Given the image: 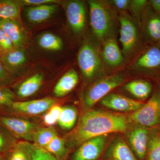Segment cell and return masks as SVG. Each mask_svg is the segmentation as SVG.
I'll use <instances>...</instances> for the list:
<instances>
[{"mask_svg": "<svg viewBox=\"0 0 160 160\" xmlns=\"http://www.w3.org/2000/svg\"><path fill=\"white\" fill-rule=\"evenodd\" d=\"M127 128L124 117L99 110L86 112L70 137L72 146H80L90 139L113 132H124Z\"/></svg>", "mask_w": 160, "mask_h": 160, "instance_id": "obj_1", "label": "cell"}, {"mask_svg": "<svg viewBox=\"0 0 160 160\" xmlns=\"http://www.w3.org/2000/svg\"><path fill=\"white\" fill-rule=\"evenodd\" d=\"M90 25L93 33L99 39H103L109 35L112 27L110 13L102 3L89 1Z\"/></svg>", "mask_w": 160, "mask_h": 160, "instance_id": "obj_2", "label": "cell"}, {"mask_svg": "<svg viewBox=\"0 0 160 160\" xmlns=\"http://www.w3.org/2000/svg\"><path fill=\"white\" fill-rule=\"evenodd\" d=\"M122 76L114 75L99 80L89 87L85 93L84 102L86 106L91 107L101 101L115 88L124 82Z\"/></svg>", "mask_w": 160, "mask_h": 160, "instance_id": "obj_3", "label": "cell"}, {"mask_svg": "<svg viewBox=\"0 0 160 160\" xmlns=\"http://www.w3.org/2000/svg\"><path fill=\"white\" fill-rule=\"evenodd\" d=\"M135 122L143 126H154L160 121V92H156L150 99L131 115Z\"/></svg>", "mask_w": 160, "mask_h": 160, "instance_id": "obj_4", "label": "cell"}, {"mask_svg": "<svg viewBox=\"0 0 160 160\" xmlns=\"http://www.w3.org/2000/svg\"><path fill=\"white\" fill-rule=\"evenodd\" d=\"M78 61L80 70L88 78L93 77L101 69V60L98 52L90 44H85L81 47Z\"/></svg>", "mask_w": 160, "mask_h": 160, "instance_id": "obj_5", "label": "cell"}, {"mask_svg": "<svg viewBox=\"0 0 160 160\" xmlns=\"http://www.w3.org/2000/svg\"><path fill=\"white\" fill-rule=\"evenodd\" d=\"M0 122L15 135L27 141H33V135L38 130L34 123L19 118L2 117Z\"/></svg>", "mask_w": 160, "mask_h": 160, "instance_id": "obj_6", "label": "cell"}, {"mask_svg": "<svg viewBox=\"0 0 160 160\" xmlns=\"http://www.w3.org/2000/svg\"><path fill=\"white\" fill-rule=\"evenodd\" d=\"M107 135L90 139L82 143L72 157V160H96L105 147Z\"/></svg>", "mask_w": 160, "mask_h": 160, "instance_id": "obj_7", "label": "cell"}, {"mask_svg": "<svg viewBox=\"0 0 160 160\" xmlns=\"http://www.w3.org/2000/svg\"><path fill=\"white\" fill-rule=\"evenodd\" d=\"M100 102L103 106L119 111L134 112L144 105L141 102L117 94L107 95Z\"/></svg>", "mask_w": 160, "mask_h": 160, "instance_id": "obj_8", "label": "cell"}, {"mask_svg": "<svg viewBox=\"0 0 160 160\" xmlns=\"http://www.w3.org/2000/svg\"><path fill=\"white\" fill-rule=\"evenodd\" d=\"M67 20L71 29L76 33L82 31L86 24V12L82 2L70 1L66 6Z\"/></svg>", "mask_w": 160, "mask_h": 160, "instance_id": "obj_9", "label": "cell"}, {"mask_svg": "<svg viewBox=\"0 0 160 160\" xmlns=\"http://www.w3.org/2000/svg\"><path fill=\"white\" fill-rule=\"evenodd\" d=\"M56 102L54 99L46 98L26 102H14L11 106L16 111L29 115H38L50 109Z\"/></svg>", "mask_w": 160, "mask_h": 160, "instance_id": "obj_10", "label": "cell"}, {"mask_svg": "<svg viewBox=\"0 0 160 160\" xmlns=\"http://www.w3.org/2000/svg\"><path fill=\"white\" fill-rule=\"evenodd\" d=\"M120 42L124 52L128 53L133 49L137 42V29L134 23L126 16L120 17Z\"/></svg>", "mask_w": 160, "mask_h": 160, "instance_id": "obj_11", "label": "cell"}, {"mask_svg": "<svg viewBox=\"0 0 160 160\" xmlns=\"http://www.w3.org/2000/svg\"><path fill=\"white\" fill-rule=\"evenodd\" d=\"M0 29L10 38L15 49H20L24 46L26 36L18 20L0 19Z\"/></svg>", "mask_w": 160, "mask_h": 160, "instance_id": "obj_12", "label": "cell"}, {"mask_svg": "<svg viewBox=\"0 0 160 160\" xmlns=\"http://www.w3.org/2000/svg\"><path fill=\"white\" fill-rule=\"evenodd\" d=\"M138 69L146 71L160 69V47L152 46L146 49L136 62Z\"/></svg>", "mask_w": 160, "mask_h": 160, "instance_id": "obj_13", "label": "cell"}, {"mask_svg": "<svg viewBox=\"0 0 160 160\" xmlns=\"http://www.w3.org/2000/svg\"><path fill=\"white\" fill-rule=\"evenodd\" d=\"M129 142L132 149L140 159L145 158L148 148V132L144 127L133 129L129 135Z\"/></svg>", "mask_w": 160, "mask_h": 160, "instance_id": "obj_14", "label": "cell"}, {"mask_svg": "<svg viewBox=\"0 0 160 160\" xmlns=\"http://www.w3.org/2000/svg\"><path fill=\"white\" fill-rule=\"evenodd\" d=\"M58 9L57 5L53 4L31 6L26 9V16L31 23H42L51 17Z\"/></svg>", "mask_w": 160, "mask_h": 160, "instance_id": "obj_15", "label": "cell"}, {"mask_svg": "<svg viewBox=\"0 0 160 160\" xmlns=\"http://www.w3.org/2000/svg\"><path fill=\"white\" fill-rule=\"evenodd\" d=\"M79 81L77 72L71 69L60 78L55 86L53 93L56 97H62L70 92L77 85Z\"/></svg>", "mask_w": 160, "mask_h": 160, "instance_id": "obj_16", "label": "cell"}, {"mask_svg": "<svg viewBox=\"0 0 160 160\" xmlns=\"http://www.w3.org/2000/svg\"><path fill=\"white\" fill-rule=\"evenodd\" d=\"M0 60L6 70L14 72L26 62V58L22 49H15L2 55Z\"/></svg>", "mask_w": 160, "mask_h": 160, "instance_id": "obj_17", "label": "cell"}, {"mask_svg": "<svg viewBox=\"0 0 160 160\" xmlns=\"http://www.w3.org/2000/svg\"><path fill=\"white\" fill-rule=\"evenodd\" d=\"M107 156L109 160H138L126 142L121 139L111 144Z\"/></svg>", "mask_w": 160, "mask_h": 160, "instance_id": "obj_18", "label": "cell"}, {"mask_svg": "<svg viewBox=\"0 0 160 160\" xmlns=\"http://www.w3.org/2000/svg\"><path fill=\"white\" fill-rule=\"evenodd\" d=\"M102 56L107 65L115 67L122 64V55L115 40L109 39L105 43L103 47Z\"/></svg>", "mask_w": 160, "mask_h": 160, "instance_id": "obj_19", "label": "cell"}, {"mask_svg": "<svg viewBox=\"0 0 160 160\" xmlns=\"http://www.w3.org/2000/svg\"><path fill=\"white\" fill-rule=\"evenodd\" d=\"M43 75L38 73L25 80L19 86L17 94L21 98L31 96L39 90L42 84Z\"/></svg>", "mask_w": 160, "mask_h": 160, "instance_id": "obj_20", "label": "cell"}, {"mask_svg": "<svg viewBox=\"0 0 160 160\" xmlns=\"http://www.w3.org/2000/svg\"><path fill=\"white\" fill-rule=\"evenodd\" d=\"M145 22V29L148 39L153 42H159L160 40V14L151 11Z\"/></svg>", "mask_w": 160, "mask_h": 160, "instance_id": "obj_21", "label": "cell"}, {"mask_svg": "<svg viewBox=\"0 0 160 160\" xmlns=\"http://www.w3.org/2000/svg\"><path fill=\"white\" fill-rule=\"evenodd\" d=\"M125 87L135 97L142 100L149 97L152 89L151 84L149 82L142 80L129 82L126 84Z\"/></svg>", "mask_w": 160, "mask_h": 160, "instance_id": "obj_22", "label": "cell"}, {"mask_svg": "<svg viewBox=\"0 0 160 160\" xmlns=\"http://www.w3.org/2000/svg\"><path fill=\"white\" fill-rule=\"evenodd\" d=\"M21 5L20 1L0 0V19H18Z\"/></svg>", "mask_w": 160, "mask_h": 160, "instance_id": "obj_23", "label": "cell"}, {"mask_svg": "<svg viewBox=\"0 0 160 160\" xmlns=\"http://www.w3.org/2000/svg\"><path fill=\"white\" fill-rule=\"evenodd\" d=\"M78 112L76 109L71 106L62 107L58 123L63 129L69 130L73 128L76 123Z\"/></svg>", "mask_w": 160, "mask_h": 160, "instance_id": "obj_24", "label": "cell"}, {"mask_svg": "<svg viewBox=\"0 0 160 160\" xmlns=\"http://www.w3.org/2000/svg\"><path fill=\"white\" fill-rule=\"evenodd\" d=\"M38 42L41 48L46 50L58 51L63 48V42L61 38L50 32L41 35Z\"/></svg>", "mask_w": 160, "mask_h": 160, "instance_id": "obj_25", "label": "cell"}, {"mask_svg": "<svg viewBox=\"0 0 160 160\" xmlns=\"http://www.w3.org/2000/svg\"><path fill=\"white\" fill-rule=\"evenodd\" d=\"M58 136L57 132L52 127L38 129L33 137L34 144L38 146L45 148L48 144Z\"/></svg>", "mask_w": 160, "mask_h": 160, "instance_id": "obj_26", "label": "cell"}, {"mask_svg": "<svg viewBox=\"0 0 160 160\" xmlns=\"http://www.w3.org/2000/svg\"><path fill=\"white\" fill-rule=\"evenodd\" d=\"M24 143L29 152L30 160H58L44 148L28 142H24Z\"/></svg>", "mask_w": 160, "mask_h": 160, "instance_id": "obj_27", "label": "cell"}, {"mask_svg": "<svg viewBox=\"0 0 160 160\" xmlns=\"http://www.w3.org/2000/svg\"><path fill=\"white\" fill-rule=\"evenodd\" d=\"M147 160H160V135L155 133L149 139Z\"/></svg>", "mask_w": 160, "mask_h": 160, "instance_id": "obj_28", "label": "cell"}, {"mask_svg": "<svg viewBox=\"0 0 160 160\" xmlns=\"http://www.w3.org/2000/svg\"><path fill=\"white\" fill-rule=\"evenodd\" d=\"M44 149L53 155L61 157L66 152L65 141L57 136Z\"/></svg>", "mask_w": 160, "mask_h": 160, "instance_id": "obj_29", "label": "cell"}, {"mask_svg": "<svg viewBox=\"0 0 160 160\" xmlns=\"http://www.w3.org/2000/svg\"><path fill=\"white\" fill-rule=\"evenodd\" d=\"M62 107L54 105L51 107L49 111L43 117V121L45 125L48 127H52L58 123Z\"/></svg>", "mask_w": 160, "mask_h": 160, "instance_id": "obj_30", "label": "cell"}, {"mask_svg": "<svg viewBox=\"0 0 160 160\" xmlns=\"http://www.w3.org/2000/svg\"><path fill=\"white\" fill-rule=\"evenodd\" d=\"M9 160H30L24 142L16 145L12 151Z\"/></svg>", "mask_w": 160, "mask_h": 160, "instance_id": "obj_31", "label": "cell"}, {"mask_svg": "<svg viewBox=\"0 0 160 160\" xmlns=\"http://www.w3.org/2000/svg\"><path fill=\"white\" fill-rule=\"evenodd\" d=\"M15 49L13 43L6 33L0 29V54L1 56Z\"/></svg>", "mask_w": 160, "mask_h": 160, "instance_id": "obj_32", "label": "cell"}, {"mask_svg": "<svg viewBox=\"0 0 160 160\" xmlns=\"http://www.w3.org/2000/svg\"><path fill=\"white\" fill-rule=\"evenodd\" d=\"M14 96L7 88H0V105L11 106L14 102Z\"/></svg>", "mask_w": 160, "mask_h": 160, "instance_id": "obj_33", "label": "cell"}, {"mask_svg": "<svg viewBox=\"0 0 160 160\" xmlns=\"http://www.w3.org/2000/svg\"><path fill=\"white\" fill-rule=\"evenodd\" d=\"M21 5L23 6H38L41 5L51 4L57 2L55 0H23L20 1Z\"/></svg>", "mask_w": 160, "mask_h": 160, "instance_id": "obj_34", "label": "cell"}, {"mask_svg": "<svg viewBox=\"0 0 160 160\" xmlns=\"http://www.w3.org/2000/svg\"><path fill=\"white\" fill-rule=\"evenodd\" d=\"M147 1L146 0H134L130 1V6L135 13H139L146 6Z\"/></svg>", "mask_w": 160, "mask_h": 160, "instance_id": "obj_35", "label": "cell"}, {"mask_svg": "<svg viewBox=\"0 0 160 160\" xmlns=\"http://www.w3.org/2000/svg\"><path fill=\"white\" fill-rule=\"evenodd\" d=\"M113 6L119 10H125L130 6V1L128 0H114L112 2Z\"/></svg>", "mask_w": 160, "mask_h": 160, "instance_id": "obj_36", "label": "cell"}, {"mask_svg": "<svg viewBox=\"0 0 160 160\" xmlns=\"http://www.w3.org/2000/svg\"><path fill=\"white\" fill-rule=\"evenodd\" d=\"M9 140L0 132V151L5 150L9 146Z\"/></svg>", "mask_w": 160, "mask_h": 160, "instance_id": "obj_37", "label": "cell"}, {"mask_svg": "<svg viewBox=\"0 0 160 160\" xmlns=\"http://www.w3.org/2000/svg\"><path fill=\"white\" fill-rule=\"evenodd\" d=\"M149 3L153 10L160 14V0H151Z\"/></svg>", "mask_w": 160, "mask_h": 160, "instance_id": "obj_38", "label": "cell"}, {"mask_svg": "<svg viewBox=\"0 0 160 160\" xmlns=\"http://www.w3.org/2000/svg\"><path fill=\"white\" fill-rule=\"evenodd\" d=\"M6 76H7L6 69L3 66L2 63L0 60V82L5 79Z\"/></svg>", "mask_w": 160, "mask_h": 160, "instance_id": "obj_39", "label": "cell"}, {"mask_svg": "<svg viewBox=\"0 0 160 160\" xmlns=\"http://www.w3.org/2000/svg\"><path fill=\"white\" fill-rule=\"evenodd\" d=\"M1 54H0V58H1Z\"/></svg>", "mask_w": 160, "mask_h": 160, "instance_id": "obj_40", "label": "cell"}, {"mask_svg": "<svg viewBox=\"0 0 160 160\" xmlns=\"http://www.w3.org/2000/svg\"><path fill=\"white\" fill-rule=\"evenodd\" d=\"M159 43L160 44V40L159 42Z\"/></svg>", "mask_w": 160, "mask_h": 160, "instance_id": "obj_41", "label": "cell"}, {"mask_svg": "<svg viewBox=\"0 0 160 160\" xmlns=\"http://www.w3.org/2000/svg\"><path fill=\"white\" fill-rule=\"evenodd\" d=\"M0 160H1V158H0Z\"/></svg>", "mask_w": 160, "mask_h": 160, "instance_id": "obj_42", "label": "cell"}]
</instances>
